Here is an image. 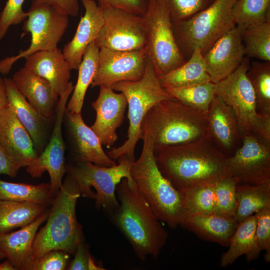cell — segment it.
<instances>
[{
  "label": "cell",
  "mask_w": 270,
  "mask_h": 270,
  "mask_svg": "<svg viewBox=\"0 0 270 270\" xmlns=\"http://www.w3.org/2000/svg\"><path fill=\"white\" fill-rule=\"evenodd\" d=\"M238 183V180L230 176L214 183L216 214L234 217L237 207L236 192Z\"/></svg>",
  "instance_id": "obj_38"
},
{
  "label": "cell",
  "mask_w": 270,
  "mask_h": 270,
  "mask_svg": "<svg viewBox=\"0 0 270 270\" xmlns=\"http://www.w3.org/2000/svg\"><path fill=\"white\" fill-rule=\"evenodd\" d=\"M80 196L76 181L67 174L52 203L46 224L36 234L32 260L53 250L74 254L78 242L84 237L82 226L76 216V204Z\"/></svg>",
  "instance_id": "obj_5"
},
{
  "label": "cell",
  "mask_w": 270,
  "mask_h": 270,
  "mask_svg": "<svg viewBox=\"0 0 270 270\" xmlns=\"http://www.w3.org/2000/svg\"><path fill=\"white\" fill-rule=\"evenodd\" d=\"M54 196L48 184L32 185L0 180V200L28 201L48 206Z\"/></svg>",
  "instance_id": "obj_32"
},
{
  "label": "cell",
  "mask_w": 270,
  "mask_h": 270,
  "mask_svg": "<svg viewBox=\"0 0 270 270\" xmlns=\"http://www.w3.org/2000/svg\"><path fill=\"white\" fill-rule=\"evenodd\" d=\"M101 8L104 24L94 40L99 48L132 51L145 47L146 34L142 16L120 8Z\"/></svg>",
  "instance_id": "obj_12"
},
{
  "label": "cell",
  "mask_w": 270,
  "mask_h": 270,
  "mask_svg": "<svg viewBox=\"0 0 270 270\" xmlns=\"http://www.w3.org/2000/svg\"><path fill=\"white\" fill-rule=\"evenodd\" d=\"M141 139L143 140L142 152L132 162L130 176L158 220L170 228H176L186 215L181 194L159 170L150 137L143 133Z\"/></svg>",
  "instance_id": "obj_4"
},
{
  "label": "cell",
  "mask_w": 270,
  "mask_h": 270,
  "mask_svg": "<svg viewBox=\"0 0 270 270\" xmlns=\"http://www.w3.org/2000/svg\"><path fill=\"white\" fill-rule=\"evenodd\" d=\"M232 13L240 30L270 22V0H236Z\"/></svg>",
  "instance_id": "obj_33"
},
{
  "label": "cell",
  "mask_w": 270,
  "mask_h": 270,
  "mask_svg": "<svg viewBox=\"0 0 270 270\" xmlns=\"http://www.w3.org/2000/svg\"><path fill=\"white\" fill-rule=\"evenodd\" d=\"M20 168L0 144V174L14 177Z\"/></svg>",
  "instance_id": "obj_46"
},
{
  "label": "cell",
  "mask_w": 270,
  "mask_h": 270,
  "mask_svg": "<svg viewBox=\"0 0 270 270\" xmlns=\"http://www.w3.org/2000/svg\"><path fill=\"white\" fill-rule=\"evenodd\" d=\"M101 7H110L128 10L142 16L144 14L148 0H96Z\"/></svg>",
  "instance_id": "obj_44"
},
{
  "label": "cell",
  "mask_w": 270,
  "mask_h": 270,
  "mask_svg": "<svg viewBox=\"0 0 270 270\" xmlns=\"http://www.w3.org/2000/svg\"><path fill=\"white\" fill-rule=\"evenodd\" d=\"M214 0H163L172 22L187 20L209 6Z\"/></svg>",
  "instance_id": "obj_39"
},
{
  "label": "cell",
  "mask_w": 270,
  "mask_h": 270,
  "mask_svg": "<svg viewBox=\"0 0 270 270\" xmlns=\"http://www.w3.org/2000/svg\"><path fill=\"white\" fill-rule=\"evenodd\" d=\"M100 87L98 96L92 104L96 118L90 128L102 144L110 148L118 139L116 131L124 120L128 101L123 93H116L110 87Z\"/></svg>",
  "instance_id": "obj_17"
},
{
  "label": "cell",
  "mask_w": 270,
  "mask_h": 270,
  "mask_svg": "<svg viewBox=\"0 0 270 270\" xmlns=\"http://www.w3.org/2000/svg\"><path fill=\"white\" fill-rule=\"evenodd\" d=\"M154 152L159 170L180 192L230 176L227 157L208 134L190 143L154 149Z\"/></svg>",
  "instance_id": "obj_1"
},
{
  "label": "cell",
  "mask_w": 270,
  "mask_h": 270,
  "mask_svg": "<svg viewBox=\"0 0 270 270\" xmlns=\"http://www.w3.org/2000/svg\"><path fill=\"white\" fill-rule=\"evenodd\" d=\"M9 105L31 136L38 156L48 142L50 119L41 114L19 92L12 78H4Z\"/></svg>",
  "instance_id": "obj_21"
},
{
  "label": "cell",
  "mask_w": 270,
  "mask_h": 270,
  "mask_svg": "<svg viewBox=\"0 0 270 270\" xmlns=\"http://www.w3.org/2000/svg\"><path fill=\"white\" fill-rule=\"evenodd\" d=\"M246 56L270 62V22L240 30Z\"/></svg>",
  "instance_id": "obj_36"
},
{
  "label": "cell",
  "mask_w": 270,
  "mask_h": 270,
  "mask_svg": "<svg viewBox=\"0 0 270 270\" xmlns=\"http://www.w3.org/2000/svg\"><path fill=\"white\" fill-rule=\"evenodd\" d=\"M46 206L28 201L0 200V234L30 224L46 210Z\"/></svg>",
  "instance_id": "obj_29"
},
{
  "label": "cell",
  "mask_w": 270,
  "mask_h": 270,
  "mask_svg": "<svg viewBox=\"0 0 270 270\" xmlns=\"http://www.w3.org/2000/svg\"><path fill=\"white\" fill-rule=\"evenodd\" d=\"M32 2L49 5L68 16H77L80 10L78 0H33Z\"/></svg>",
  "instance_id": "obj_45"
},
{
  "label": "cell",
  "mask_w": 270,
  "mask_h": 270,
  "mask_svg": "<svg viewBox=\"0 0 270 270\" xmlns=\"http://www.w3.org/2000/svg\"><path fill=\"white\" fill-rule=\"evenodd\" d=\"M242 140V146L226 158L229 174L238 183H270V143L252 134Z\"/></svg>",
  "instance_id": "obj_14"
},
{
  "label": "cell",
  "mask_w": 270,
  "mask_h": 270,
  "mask_svg": "<svg viewBox=\"0 0 270 270\" xmlns=\"http://www.w3.org/2000/svg\"><path fill=\"white\" fill-rule=\"evenodd\" d=\"M118 164L104 166L90 162H80L66 164V172L77 182L80 196L95 200L96 208L102 209L110 216L119 206L116 195L118 184L124 178H130V170L134 161L125 156Z\"/></svg>",
  "instance_id": "obj_9"
},
{
  "label": "cell",
  "mask_w": 270,
  "mask_h": 270,
  "mask_svg": "<svg viewBox=\"0 0 270 270\" xmlns=\"http://www.w3.org/2000/svg\"><path fill=\"white\" fill-rule=\"evenodd\" d=\"M12 78L19 92L41 114L48 118L52 116L59 96L48 80L25 66Z\"/></svg>",
  "instance_id": "obj_22"
},
{
  "label": "cell",
  "mask_w": 270,
  "mask_h": 270,
  "mask_svg": "<svg viewBox=\"0 0 270 270\" xmlns=\"http://www.w3.org/2000/svg\"><path fill=\"white\" fill-rule=\"evenodd\" d=\"M208 134L216 145L224 151L232 152L242 139L236 118L230 106L215 95L207 114Z\"/></svg>",
  "instance_id": "obj_24"
},
{
  "label": "cell",
  "mask_w": 270,
  "mask_h": 270,
  "mask_svg": "<svg viewBox=\"0 0 270 270\" xmlns=\"http://www.w3.org/2000/svg\"><path fill=\"white\" fill-rule=\"evenodd\" d=\"M141 130L150 137L154 150L186 144L208 134L207 115L176 99L164 100L148 112Z\"/></svg>",
  "instance_id": "obj_3"
},
{
  "label": "cell",
  "mask_w": 270,
  "mask_h": 270,
  "mask_svg": "<svg viewBox=\"0 0 270 270\" xmlns=\"http://www.w3.org/2000/svg\"><path fill=\"white\" fill-rule=\"evenodd\" d=\"M247 75L255 93L258 112L270 114V62H252Z\"/></svg>",
  "instance_id": "obj_37"
},
{
  "label": "cell",
  "mask_w": 270,
  "mask_h": 270,
  "mask_svg": "<svg viewBox=\"0 0 270 270\" xmlns=\"http://www.w3.org/2000/svg\"><path fill=\"white\" fill-rule=\"evenodd\" d=\"M145 47L132 51L100 48L92 87L111 86L122 81H136L143 76L147 58Z\"/></svg>",
  "instance_id": "obj_15"
},
{
  "label": "cell",
  "mask_w": 270,
  "mask_h": 270,
  "mask_svg": "<svg viewBox=\"0 0 270 270\" xmlns=\"http://www.w3.org/2000/svg\"><path fill=\"white\" fill-rule=\"evenodd\" d=\"M236 0H214L190 18L172 22L177 44L186 60L196 48L204 54L226 32L236 26L232 8Z\"/></svg>",
  "instance_id": "obj_8"
},
{
  "label": "cell",
  "mask_w": 270,
  "mask_h": 270,
  "mask_svg": "<svg viewBox=\"0 0 270 270\" xmlns=\"http://www.w3.org/2000/svg\"><path fill=\"white\" fill-rule=\"evenodd\" d=\"M116 192L119 206L110 216L114 223L139 259L144 261L148 256L156 258L167 241V231L132 177L124 178L116 186Z\"/></svg>",
  "instance_id": "obj_2"
},
{
  "label": "cell",
  "mask_w": 270,
  "mask_h": 270,
  "mask_svg": "<svg viewBox=\"0 0 270 270\" xmlns=\"http://www.w3.org/2000/svg\"><path fill=\"white\" fill-rule=\"evenodd\" d=\"M74 88L72 82H70L66 90L59 97L54 128L48 142L40 154L26 168V172L35 178H40L44 172H48L51 192L54 196L62 186V178L66 172L62 126L68 101Z\"/></svg>",
  "instance_id": "obj_13"
},
{
  "label": "cell",
  "mask_w": 270,
  "mask_h": 270,
  "mask_svg": "<svg viewBox=\"0 0 270 270\" xmlns=\"http://www.w3.org/2000/svg\"><path fill=\"white\" fill-rule=\"evenodd\" d=\"M245 56L240 30L235 26L203 54L211 81L215 84L230 75L240 64Z\"/></svg>",
  "instance_id": "obj_18"
},
{
  "label": "cell",
  "mask_w": 270,
  "mask_h": 270,
  "mask_svg": "<svg viewBox=\"0 0 270 270\" xmlns=\"http://www.w3.org/2000/svg\"><path fill=\"white\" fill-rule=\"evenodd\" d=\"M142 18L146 34L145 48L158 77L184 64L186 60L176 42L163 0H148Z\"/></svg>",
  "instance_id": "obj_10"
},
{
  "label": "cell",
  "mask_w": 270,
  "mask_h": 270,
  "mask_svg": "<svg viewBox=\"0 0 270 270\" xmlns=\"http://www.w3.org/2000/svg\"><path fill=\"white\" fill-rule=\"evenodd\" d=\"M236 192L237 207L234 218L238 223L261 210L270 207V183H238Z\"/></svg>",
  "instance_id": "obj_30"
},
{
  "label": "cell",
  "mask_w": 270,
  "mask_h": 270,
  "mask_svg": "<svg viewBox=\"0 0 270 270\" xmlns=\"http://www.w3.org/2000/svg\"><path fill=\"white\" fill-rule=\"evenodd\" d=\"M0 270H16V268L7 259L0 264Z\"/></svg>",
  "instance_id": "obj_48"
},
{
  "label": "cell",
  "mask_w": 270,
  "mask_h": 270,
  "mask_svg": "<svg viewBox=\"0 0 270 270\" xmlns=\"http://www.w3.org/2000/svg\"><path fill=\"white\" fill-rule=\"evenodd\" d=\"M165 90L173 98L206 115L216 95L214 83L212 82Z\"/></svg>",
  "instance_id": "obj_34"
},
{
  "label": "cell",
  "mask_w": 270,
  "mask_h": 270,
  "mask_svg": "<svg viewBox=\"0 0 270 270\" xmlns=\"http://www.w3.org/2000/svg\"><path fill=\"white\" fill-rule=\"evenodd\" d=\"M63 124L74 162H87L104 166L116 164L102 148L99 138L84 122L81 112L66 108Z\"/></svg>",
  "instance_id": "obj_16"
},
{
  "label": "cell",
  "mask_w": 270,
  "mask_h": 270,
  "mask_svg": "<svg viewBox=\"0 0 270 270\" xmlns=\"http://www.w3.org/2000/svg\"><path fill=\"white\" fill-rule=\"evenodd\" d=\"M8 105L4 78L0 76V110Z\"/></svg>",
  "instance_id": "obj_47"
},
{
  "label": "cell",
  "mask_w": 270,
  "mask_h": 270,
  "mask_svg": "<svg viewBox=\"0 0 270 270\" xmlns=\"http://www.w3.org/2000/svg\"><path fill=\"white\" fill-rule=\"evenodd\" d=\"M158 78L164 89L212 82L206 71L203 54L198 48L194 50L184 64Z\"/></svg>",
  "instance_id": "obj_28"
},
{
  "label": "cell",
  "mask_w": 270,
  "mask_h": 270,
  "mask_svg": "<svg viewBox=\"0 0 270 270\" xmlns=\"http://www.w3.org/2000/svg\"><path fill=\"white\" fill-rule=\"evenodd\" d=\"M0 144L20 168L38 156L31 136L9 104L0 110Z\"/></svg>",
  "instance_id": "obj_19"
},
{
  "label": "cell",
  "mask_w": 270,
  "mask_h": 270,
  "mask_svg": "<svg viewBox=\"0 0 270 270\" xmlns=\"http://www.w3.org/2000/svg\"><path fill=\"white\" fill-rule=\"evenodd\" d=\"M100 48L92 42L86 50L78 70V76L66 109L72 112H81L86 92L91 85L98 64Z\"/></svg>",
  "instance_id": "obj_31"
},
{
  "label": "cell",
  "mask_w": 270,
  "mask_h": 270,
  "mask_svg": "<svg viewBox=\"0 0 270 270\" xmlns=\"http://www.w3.org/2000/svg\"><path fill=\"white\" fill-rule=\"evenodd\" d=\"M214 183L198 185L180 192L186 214H216Z\"/></svg>",
  "instance_id": "obj_35"
},
{
  "label": "cell",
  "mask_w": 270,
  "mask_h": 270,
  "mask_svg": "<svg viewBox=\"0 0 270 270\" xmlns=\"http://www.w3.org/2000/svg\"><path fill=\"white\" fill-rule=\"evenodd\" d=\"M24 58V66L48 80L58 96L65 92L70 82L72 70L62 50L58 48L39 51Z\"/></svg>",
  "instance_id": "obj_23"
},
{
  "label": "cell",
  "mask_w": 270,
  "mask_h": 270,
  "mask_svg": "<svg viewBox=\"0 0 270 270\" xmlns=\"http://www.w3.org/2000/svg\"><path fill=\"white\" fill-rule=\"evenodd\" d=\"M46 210L30 224L19 230L0 234V251L16 270H26L32 260V244L40 226L47 220Z\"/></svg>",
  "instance_id": "obj_25"
},
{
  "label": "cell",
  "mask_w": 270,
  "mask_h": 270,
  "mask_svg": "<svg viewBox=\"0 0 270 270\" xmlns=\"http://www.w3.org/2000/svg\"><path fill=\"white\" fill-rule=\"evenodd\" d=\"M68 18L49 5L32 2L22 28L31 36L30 44L17 55L0 60V73L8 74L13 64L20 58L37 52L57 48L68 28Z\"/></svg>",
  "instance_id": "obj_11"
},
{
  "label": "cell",
  "mask_w": 270,
  "mask_h": 270,
  "mask_svg": "<svg viewBox=\"0 0 270 270\" xmlns=\"http://www.w3.org/2000/svg\"><path fill=\"white\" fill-rule=\"evenodd\" d=\"M256 216L253 214L238 223L230 238L228 250L222 256L220 266L232 264L244 254L248 262L258 258L262 250L256 239Z\"/></svg>",
  "instance_id": "obj_27"
},
{
  "label": "cell",
  "mask_w": 270,
  "mask_h": 270,
  "mask_svg": "<svg viewBox=\"0 0 270 270\" xmlns=\"http://www.w3.org/2000/svg\"><path fill=\"white\" fill-rule=\"evenodd\" d=\"M70 254L60 250H50L32 259L26 270H64L66 268Z\"/></svg>",
  "instance_id": "obj_40"
},
{
  "label": "cell",
  "mask_w": 270,
  "mask_h": 270,
  "mask_svg": "<svg viewBox=\"0 0 270 270\" xmlns=\"http://www.w3.org/2000/svg\"><path fill=\"white\" fill-rule=\"evenodd\" d=\"M256 218L255 234L258 244L264 250V260L270 262V207L265 208L254 214Z\"/></svg>",
  "instance_id": "obj_42"
},
{
  "label": "cell",
  "mask_w": 270,
  "mask_h": 270,
  "mask_svg": "<svg viewBox=\"0 0 270 270\" xmlns=\"http://www.w3.org/2000/svg\"><path fill=\"white\" fill-rule=\"evenodd\" d=\"M85 12L76 32L62 50L72 70H77L86 48L96 38L104 24L102 8L94 0H81Z\"/></svg>",
  "instance_id": "obj_20"
},
{
  "label": "cell",
  "mask_w": 270,
  "mask_h": 270,
  "mask_svg": "<svg viewBox=\"0 0 270 270\" xmlns=\"http://www.w3.org/2000/svg\"><path fill=\"white\" fill-rule=\"evenodd\" d=\"M74 258L69 264L70 270H104V268L96 263L89 252L88 245L84 237L78 242L74 252Z\"/></svg>",
  "instance_id": "obj_43"
},
{
  "label": "cell",
  "mask_w": 270,
  "mask_h": 270,
  "mask_svg": "<svg viewBox=\"0 0 270 270\" xmlns=\"http://www.w3.org/2000/svg\"><path fill=\"white\" fill-rule=\"evenodd\" d=\"M250 58L245 57L230 75L214 84L215 94L232 108L242 138L252 134L270 143V114L259 113L254 92L248 76Z\"/></svg>",
  "instance_id": "obj_7"
},
{
  "label": "cell",
  "mask_w": 270,
  "mask_h": 270,
  "mask_svg": "<svg viewBox=\"0 0 270 270\" xmlns=\"http://www.w3.org/2000/svg\"><path fill=\"white\" fill-rule=\"evenodd\" d=\"M238 224L234 216L188 214L180 226L204 240L228 246Z\"/></svg>",
  "instance_id": "obj_26"
},
{
  "label": "cell",
  "mask_w": 270,
  "mask_h": 270,
  "mask_svg": "<svg viewBox=\"0 0 270 270\" xmlns=\"http://www.w3.org/2000/svg\"><path fill=\"white\" fill-rule=\"evenodd\" d=\"M110 88L123 93L126 98L129 127L127 140L120 146L112 148L107 154L114 160L125 156L134 161V150L138 142L141 139V126L145 116L158 102L174 98L162 86L148 56L142 78L136 81L118 82Z\"/></svg>",
  "instance_id": "obj_6"
},
{
  "label": "cell",
  "mask_w": 270,
  "mask_h": 270,
  "mask_svg": "<svg viewBox=\"0 0 270 270\" xmlns=\"http://www.w3.org/2000/svg\"><path fill=\"white\" fill-rule=\"evenodd\" d=\"M5 258L4 254L1 251H0V261Z\"/></svg>",
  "instance_id": "obj_49"
},
{
  "label": "cell",
  "mask_w": 270,
  "mask_h": 270,
  "mask_svg": "<svg viewBox=\"0 0 270 270\" xmlns=\"http://www.w3.org/2000/svg\"><path fill=\"white\" fill-rule=\"evenodd\" d=\"M25 0H8L0 14V40L6 35L12 26H16L27 18L22 6Z\"/></svg>",
  "instance_id": "obj_41"
}]
</instances>
